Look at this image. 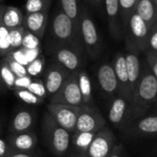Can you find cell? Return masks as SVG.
<instances>
[{
  "instance_id": "cell-8",
  "label": "cell",
  "mask_w": 157,
  "mask_h": 157,
  "mask_svg": "<svg viewBox=\"0 0 157 157\" xmlns=\"http://www.w3.org/2000/svg\"><path fill=\"white\" fill-rule=\"evenodd\" d=\"M107 127V121L97 106L80 107L75 132H98Z\"/></svg>"
},
{
  "instance_id": "cell-7",
  "label": "cell",
  "mask_w": 157,
  "mask_h": 157,
  "mask_svg": "<svg viewBox=\"0 0 157 157\" xmlns=\"http://www.w3.org/2000/svg\"><path fill=\"white\" fill-rule=\"evenodd\" d=\"M50 103H57L75 107H81L84 105L78 84L77 73L70 74L60 90L50 98Z\"/></svg>"
},
{
  "instance_id": "cell-18",
  "label": "cell",
  "mask_w": 157,
  "mask_h": 157,
  "mask_svg": "<svg viewBox=\"0 0 157 157\" xmlns=\"http://www.w3.org/2000/svg\"><path fill=\"white\" fill-rule=\"evenodd\" d=\"M139 53H140L139 52L132 50V49H127V52H125L126 64H127L132 96L133 92L135 91L139 84V81L141 79L142 74H143V67H142V63H141Z\"/></svg>"
},
{
  "instance_id": "cell-13",
  "label": "cell",
  "mask_w": 157,
  "mask_h": 157,
  "mask_svg": "<svg viewBox=\"0 0 157 157\" xmlns=\"http://www.w3.org/2000/svg\"><path fill=\"white\" fill-rule=\"evenodd\" d=\"M130 101L127 98L120 95L112 98L108 111V119L109 122L115 128L123 132L127 125Z\"/></svg>"
},
{
  "instance_id": "cell-21",
  "label": "cell",
  "mask_w": 157,
  "mask_h": 157,
  "mask_svg": "<svg viewBox=\"0 0 157 157\" xmlns=\"http://www.w3.org/2000/svg\"><path fill=\"white\" fill-rule=\"evenodd\" d=\"M98 132H73L71 138V146L73 147L75 154L86 156V152Z\"/></svg>"
},
{
  "instance_id": "cell-22",
  "label": "cell",
  "mask_w": 157,
  "mask_h": 157,
  "mask_svg": "<svg viewBox=\"0 0 157 157\" xmlns=\"http://www.w3.org/2000/svg\"><path fill=\"white\" fill-rule=\"evenodd\" d=\"M135 12L151 28L157 21V6L153 0H138Z\"/></svg>"
},
{
  "instance_id": "cell-43",
  "label": "cell",
  "mask_w": 157,
  "mask_h": 157,
  "mask_svg": "<svg viewBox=\"0 0 157 157\" xmlns=\"http://www.w3.org/2000/svg\"><path fill=\"white\" fill-rule=\"evenodd\" d=\"M90 4H92L93 6H97L98 8H100L101 6L103 5L104 3V0H87Z\"/></svg>"
},
{
  "instance_id": "cell-15",
  "label": "cell",
  "mask_w": 157,
  "mask_h": 157,
  "mask_svg": "<svg viewBox=\"0 0 157 157\" xmlns=\"http://www.w3.org/2000/svg\"><path fill=\"white\" fill-rule=\"evenodd\" d=\"M116 77L118 80L119 85V95L121 97H124L129 101L132 98L131 88H130V82H129V76H128V70H127V64H126V58L125 53L118 52L113 60L112 63Z\"/></svg>"
},
{
  "instance_id": "cell-16",
  "label": "cell",
  "mask_w": 157,
  "mask_h": 157,
  "mask_svg": "<svg viewBox=\"0 0 157 157\" xmlns=\"http://www.w3.org/2000/svg\"><path fill=\"white\" fill-rule=\"evenodd\" d=\"M104 5L110 34L113 38L120 39L123 33L120 0H104Z\"/></svg>"
},
{
  "instance_id": "cell-46",
  "label": "cell",
  "mask_w": 157,
  "mask_h": 157,
  "mask_svg": "<svg viewBox=\"0 0 157 157\" xmlns=\"http://www.w3.org/2000/svg\"><path fill=\"white\" fill-rule=\"evenodd\" d=\"M3 83V81H2V77H1V74H0V85Z\"/></svg>"
},
{
  "instance_id": "cell-42",
  "label": "cell",
  "mask_w": 157,
  "mask_h": 157,
  "mask_svg": "<svg viewBox=\"0 0 157 157\" xmlns=\"http://www.w3.org/2000/svg\"><path fill=\"white\" fill-rule=\"evenodd\" d=\"M6 157H37L31 153H24V152H15L10 151Z\"/></svg>"
},
{
  "instance_id": "cell-44",
  "label": "cell",
  "mask_w": 157,
  "mask_h": 157,
  "mask_svg": "<svg viewBox=\"0 0 157 157\" xmlns=\"http://www.w3.org/2000/svg\"><path fill=\"white\" fill-rule=\"evenodd\" d=\"M3 9H4V6H0V27L3 25L2 22V16H3Z\"/></svg>"
},
{
  "instance_id": "cell-33",
  "label": "cell",
  "mask_w": 157,
  "mask_h": 157,
  "mask_svg": "<svg viewBox=\"0 0 157 157\" xmlns=\"http://www.w3.org/2000/svg\"><path fill=\"white\" fill-rule=\"evenodd\" d=\"M40 39L36 35L26 29L22 41V48L26 50H36L40 48Z\"/></svg>"
},
{
  "instance_id": "cell-3",
  "label": "cell",
  "mask_w": 157,
  "mask_h": 157,
  "mask_svg": "<svg viewBox=\"0 0 157 157\" xmlns=\"http://www.w3.org/2000/svg\"><path fill=\"white\" fill-rule=\"evenodd\" d=\"M41 132L45 145L52 155L63 156L70 149L72 133L60 126L47 110L42 118Z\"/></svg>"
},
{
  "instance_id": "cell-35",
  "label": "cell",
  "mask_w": 157,
  "mask_h": 157,
  "mask_svg": "<svg viewBox=\"0 0 157 157\" xmlns=\"http://www.w3.org/2000/svg\"><path fill=\"white\" fill-rule=\"evenodd\" d=\"M28 89L29 91H31L33 94H35L37 97H39V98H40L42 99H44L48 96L45 85L43 83V80H40L39 78H35V79L33 78L32 82L29 86Z\"/></svg>"
},
{
  "instance_id": "cell-6",
  "label": "cell",
  "mask_w": 157,
  "mask_h": 157,
  "mask_svg": "<svg viewBox=\"0 0 157 157\" xmlns=\"http://www.w3.org/2000/svg\"><path fill=\"white\" fill-rule=\"evenodd\" d=\"M79 30L87 56L96 60L101 52V38L94 19L86 9L81 8Z\"/></svg>"
},
{
  "instance_id": "cell-31",
  "label": "cell",
  "mask_w": 157,
  "mask_h": 157,
  "mask_svg": "<svg viewBox=\"0 0 157 157\" xmlns=\"http://www.w3.org/2000/svg\"><path fill=\"white\" fill-rule=\"evenodd\" d=\"M11 52L10 40H9V29L2 25L0 27V56H6Z\"/></svg>"
},
{
  "instance_id": "cell-36",
  "label": "cell",
  "mask_w": 157,
  "mask_h": 157,
  "mask_svg": "<svg viewBox=\"0 0 157 157\" xmlns=\"http://www.w3.org/2000/svg\"><path fill=\"white\" fill-rule=\"evenodd\" d=\"M147 51L157 52V21L150 28Z\"/></svg>"
},
{
  "instance_id": "cell-34",
  "label": "cell",
  "mask_w": 157,
  "mask_h": 157,
  "mask_svg": "<svg viewBox=\"0 0 157 157\" xmlns=\"http://www.w3.org/2000/svg\"><path fill=\"white\" fill-rule=\"evenodd\" d=\"M5 60L6 61L8 66L10 67V69L12 70V72L15 74V75L17 77H22L28 75L27 72V67L21 63H19L18 62H17L16 60H14L11 56L6 55L5 56Z\"/></svg>"
},
{
  "instance_id": "cell-19",
  "label": "cell",
  "mask_w": 157,
  "mask_h": 157,
  "mask_svg": "<svg viewBox=\"0 0 157 157\" xmlns=\"http://www.w3.org/2000/svg\"><path fill=\"white\" fill-rule=\"evenodd\" d=\"M48 19V11L27 13V15L24 16L23 26L27 30L36 35L39 39H41L47 29Z\"/></svg>"
},
{
  "instance_id": "cell-24",
  "label": "cell",
  "mask_w": 157,
  "mask_h": 157,
  "mask_svg": "<svg viewBox=\"0 0 157 157\" xmlns=\"http://www.w3.org/2000/svg\"><path fill=\"white\" fill-rule=\"evenodd\" d=\"M3 25L7 29H13L16 27L23 26L24 23V15L16 6H4L3 16H2Z\"/></svg>"
},
{
  "instance_id": "cell-28",
  "label": "cell",
  "mask_w": 157,
  "mask_h": 157,
  "mask_svg": "<svg viewBox=\"0 0 157 157\" xmlns=\"http://www.w3.org/2000/svg\"><path fill=\"white\" fill-rule=\"evenodd\" d=\"M44 66H45V59L43 56L39 55L37 56L36 59H34L27 65L28 75L33 78L39 77L43 73Z\"/></svg>"
},
{
  "instance_id": "cell-38",
  "label": "cell",
  "mask_w": 157,
  "mask_h": 157,
  "mask_svg": "<svg viewBox=\"0 0 157 157\" xmlns=\"http://www.w3.org/2000/svg\"><path fill=\"white\" fill-rule=\"evenodd\" d=\"M7 55L11 56L14 60H16V61L18 62L19 63L25 65L26 67H27V65L29 63V59H28V57H27V55H26V53H25V52H24V49H23L22 47H21V50L17 49V50H16V51L11 52H10L9 54H7Z\"/></svg>"
},
{
  "instance_id": "cell-4",
  "label": "cell",
  "mask_w": 157,
  "mask_h": 157,
  "mask_svg": "<svg viewBox=\"0 0 157 157\" xmlns=\"http://www.w3.org/2000/svg\"><path fill=\"white\" fill-rule=\"evenodd\" d=\"M149 31V26L134 10L129 17L123 29L127 49L145 52L148 47Z\"/></svg>"
},
{
  "instance_id": "cell-9",
  "label": "cell",
  "mask_w": 157,
  "mask_h": 157,
  "mask_svg": "<svg viewBox=\"0 0 157 157\" xmlns=\"http://www.w3.org/2000/svg\"><path fill=\"white\" fill-rule=\"evenodd\" d=\"M46 110L60 126L71 133L75 132L80 107L49 103L46 106Z\"/></svg>"
},
{
  "instance_id": "cell-17",
  "label": "cell",
  "mask_w": 157,
  "mask_h": 157,
  "mask_svg": "<svg viewBox=\"0 0 157 157\" xmlns=\"http://www.w3.org/2000/svg\"><path fill=\"white\" fill-rule=\"evenodd\" d=\"M7 143L11 151L32 153L34 148L37 146L38 138L37 135L30 130L17 133H10Z\"/></svg>"
},
{
  "instance_id": "cell-10",
  "label": "cell",
  "mask_w": 157,
  "mask_h": 157,
  "mask_svg": "<svg viewBox=\"0 0 157 157\" xmlns=\"http://www.w3.org/2000/svg\"><path fill=\"white\" fill-rule=\"evenodd\" d=\"M123 132L133 138L154 137L157 135V112L147 113L128 125Z\"/></svg>"
},
{
  "instance_id": "cell-32",
  "label": "cell",
  "mask_w": 157,
  "mask_h": 157,
  "mask_svg": "<svg viewBox=\"0 0 157 157\" xmlns=\"http://www.w3.org/2000/svg\"><path fill=\"white\" fill-rule=\"evenodd\" d=\"M138 0H120L121 10V22L124 29V26L131 16V14L135 10Z\"/></svg>"
},
{
  "instance_id": "cell-23",
  "label": "cell",
  "mask_w": 157,
  "mask_h": 157,
  "mask_svg": "<svg viewBox=\"0 0 157 157\" xmlns=\"http://www.w3.org/2000/svg\"><path fill=\"white\" fill-rule=\"evenodd\" d=\"M78 84L81 91V95L83 98L84 105L87 106H96L94 97H93V86L92 81L85 69H81L77 73Z\"/></svg>"
},
{
  "instance_id": "cell-11",
  "label": "cell",
  "mask_w": 157,
  "mask_h": 157,
  "mask_svg": "<svg viewBox=\"0 0 157 157\" xmlns=\"http://www.w3.org/2000/svg\"><path fill=\"white\" fill-rule=\"evenodd\" d=\"M116 144L117 141L115 134L109 127H106L96 134L86 156L108 157Z\"/></svg>"
},
{
  "instance_id": "cell-5",
  "label": "cell",
  "mask_w": 157,
  "mask_h": 157,
  "mask_svg": "<svg viewBox=\"0 0 157 157\" xmlns=\"http://www.w3.org/2000/svg\"><path fill=\"white\" fill-rule=\"evenodd\" d=\"M48 51L54 62L63 66L71 74L78 73L81 69H83L86 60V52H83L68 44L52 41L48 43Z\"/></svg>"
},
{
  "instance_id": "cell-30",
  "label": "cell",
  "mask_w": 157,
  "mask_h": 157,
  "mask_svg": "<svg viewBox=\"0 0 157 157\" xmlns=\"http://www.w3.org/2000/svg\"><path fill=\"white\" fill-rule=\"evenodd\" d=\"M16 96L23 102H25L28 105H39L40 104L44 99L37 97L35 94H33L29 89H16L14 90Z\"/></svg>"
},
{
  "instance_id": "cell-29",
  "label": "cell",
  "mask_w": 157,
  "mask_h": 157,
  "mask_svg": "<svg viewBox=\"0 0 157 157\" xmlns=\"http://www.w3.org/2000/svg\"><path fill=\"white\" fill-rule=\"evenodd\" d=\"M52 0H27L25 9L27 13L49 11Z\"/></svg>"
},
{
  "instance_id": "cell-12",
  "label": "cell",
  "mask_w": 157,
  "mask_h": 157,
  "mask_svg": "<svg viewBox=\"0 0 157 157\" xmlns=\"http://www.w3.org/2000/svg\"><path fill=\"white\" fill-rule=\"evenodd\" d=\"M70 74L69 71L56 62L51 63L45 69L43 83L46 87L47 95L50 98L60 90Z\"/></svg>"
},
{
  "instance_id": "cell-2",
  "label": "cell",
  "mask_w": 157,
  "mask_h": 157,
  "mask_svg": "<svg viewBox=\"0 0 157 157\" xmlns=\"http://www.w3.org/2000/svg\"><path fill=\"white\" fill-rule=\"evenodd\" d=\"M50 33L52 42L68 44L86 52L79 28L62 9L52 17L50 24Z\"/></svg>"
},
{
  "instance_id": "cell-40",
  "label": "cell",
  "mask_w": 157,
  "mask_h": 157,
  "mask_svg": "<svg viewBox=\"0 0 157 157\" xmlns=\"http://www.w3.org/2000/svg\"><path fill=\"white\" fill-rule=\"evenodd\" d=\"M108 157H127L125 149L121 144H116Z\"/></svg>"
},
{
  "instance_id": "cell-41",
  "label": "cell",
  "mask_w": 157,
  "mask_h": 157,
  "mask_svg": "<svg viewBox=\"0 0 157 157\" xmlns=\"http://www.w3.org/2000/svg\"><path fill=\"white\" fill-rule=\"evenodd\" d=\"M10 151L11 150L7 141L0 137V157H6Z\"/></svg>"
},
{
  "instance_id": "cell-48",
  "label": "cell",
  "mask_w": 157,
  "mask_h": 157,
  "mask_svg": "<svg viewBox=\"0 0 157 157\" xmlns=\"http://www.w3.org/2000/svg\"><path fill=\"white\" fill-rule=\"evenodd\" d=\"M0 1H1V0H0Z\"/></svg>"
},
{
  "instance_id": "cell-39",
  "label": "cell",
  "mask_w": 157,
  "mask_h": 157,
  "mask_svg": "<svg viewBox=\"0 0 157 157\" xmlns=\"http://www.w3.org/2000/svg\"><path fill=\"white\" fill-rule=\"evenodd\" d=\"M33 77L29 76V75L22 76V77H17L15 81V89H28L29 86L32 82Z\"/></svg>"
},
{
  "instance_id": "cell-25",
  "label": "cell",
  "mask_w": 157,
  "mask_h": 157,
  "mask_svg": "<svg viewBox=\"0 0 157 157\" xmlns=\"http://www.w3.org/2000/svg\"><path fill=\"white\" fill-rule=\"evenodd\" d=\"M62 10L74 21L79 28V18L81 14L79 0H60Z\"/></svg>"
},
{
  "instance_id": "cell-1",
  "label": "cell",
  "mask_w": 157,
  "mask_h": 157,
  "mask_svg": "<svg viewBox=\"0 0 157 157\" xmlns=\"http://www.w3.org/2000/svg\"><path fill=\"white\" fill-rule=\"evenodd\" d=\"M155 104H157V79L147 66L143 69L139 84L130 100L126 127L132 121L149 113Z\"/></svg>"
},
{
  "instance_id": "cell-37",
  "label": "cell",
  "mask_w": 157,
  "mask_h": 157,
  "mask_svg": "<svg viewBox=\"0 0 157 157\" xmlns=\"http://www.w3.org/2000/svg\"><path fill=\"white\" fill-rule=\"evenodd\" d=\"M145 55H146L147 66L149 67V69L157 79V52L146 51Z\"/></svg>"
},
{
  "instance_id": "cell-14",
  "label": "cell",
  "mask_w": 157,
  "mask_h": 157,
  "mask_svg": "<svg viewBox=\"0 0 157 157\" xmlns=\"http://www.w3.org/2000/svg\"><path fill=\"white\" fill-rule=\"evenodd\" d=\"M97 78L100 89L106 96L112 98L119 95L118 80L111 63H102L97 71Z\"/></svg>"
},
{
  "instance_id": "cell-47",
  "label": "cell",
  "mask_w": 157,
  "mask_h": 157,
  "mask_svg": "<svg viewBox=\"0 0 157 157\" xmlns=\"http://www.w3.org/2000/svg\"><path fill=\"white\" fill-rule=\"evenodd\" d=\"M153 1H154V3H155V4L157 6V0H153Z\"/></svg>"
},
{
  "instance_id": "cell-26",
  "label": "cell",
  "mask_w": 157,
  "mask_h": 157,
  "mask_svg": "<svg viewBox=\"0 0 157 157\" xmlns=\"http://www.w3.org/2000/svg\"><path fill=\"white\" fill-rule=\"evenodd\" d=\"M8 29H9L10 48H11V52H13L22 47V41H23L26 29L24 26H19Z\"/></svg>"
},
{
  "instance_id": "cell-27",
  "label": "cell",
  "mask_w": 157,
  "mask_h": 157,
  "mask_svg": "<svg viewBox=\"0 0 157 157\" xmlns=\"http://www.w3.org/2000/svg\"><path fill=\"white\" fill-rule=\"evenodd\" d=\"M0 74H1L2 81L6 85V86L8 87L9 89L14 90L15 89V81H16L17 76L12 72V70L10 69V67L8 66V64L5 59L2 60V62L0 63Z\"/></svg>"
},
{
  "instance_id": "cell-45",
  "label": "cell",
  "mask_w": 157,
  "mask_h": 157,
  "mask_svg": "<svg viewBox=\"0 0 157 157\" xmlns=\"http://www.w3.org/2000/svg\"><path fill=\"white\" fill-rule=\"evenodd\" d=\"M70 157H86L85 156V155H76V154H75V155H73L72 156Z\"/></svg>"
},
{
  "instance_id": "cell-20",
  "label": "cell",
  "mask_w": 157,
  "mask_h": 157,
  "mask_svg": "<svg viewBox=\"0 0 157 157\" xmlns=\"http://www.w3.org/2000/svg\"><path fill=\"white\" fill-rule=\"evenodd\" d=\"M35 113L31 110L21 109L17 111L10 122L9 132L17 133L30 131L35 122Z\"/></svg>"
}]
</instances>
